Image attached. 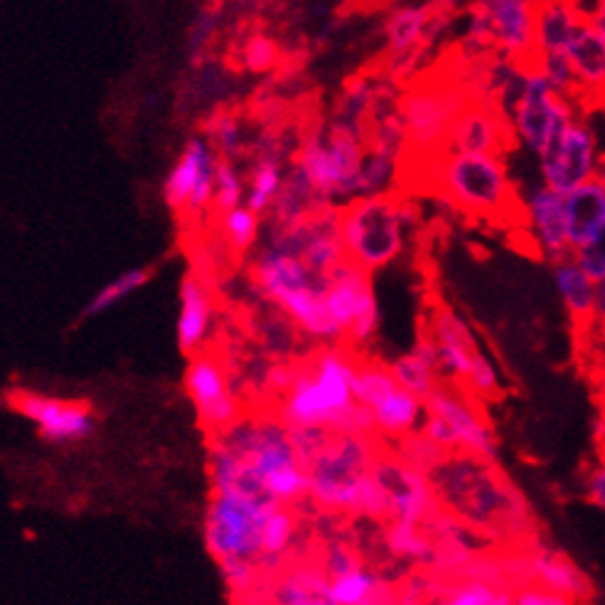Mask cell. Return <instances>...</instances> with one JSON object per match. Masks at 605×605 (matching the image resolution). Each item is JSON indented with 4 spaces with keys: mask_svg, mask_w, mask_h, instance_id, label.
<instances>
[{
    "mask_svg": "<svg viewBox=\"0 0 605 605\" xmlns=\"http://www.w3.org/2000/svg\"><path fill=\"white\" fill-rule=\"evenodd\" d=\"M242 123L232 114H219L210 123V146L219 153V158H237L242 153Z\"/></svg>",
    "mask_w": 605,
    "mask_h": 605,
    "instance_id": "bcb514c9",
    "label": "cell"
},
{
    "mask_svg": "<svg viewBox=\"0 0 605 605\" xmlns=\"http://www.w3.org/2000/svg\"><path fill=\"white\" fill-rule=\"evenodd\" d=\"M357 561H362L360 556L355 554V549H352L350 544L345 542H328L323 549V556H320L318 564L323 566V571L328 576L340 574V571L350 569V566H355Z\"/></svg>",
    "mask_w": 605,
    "mask_h": 605,
    "instance_id": "c3c4849f",
    "label": "cell"
},
{
    "mask_svg": "<svg viewBox=\"0 0 605 605\" xmlns=\"http://www.w3.org/2000/svg\"><path fill=\"white\" fill-rule=\"evenodd\" d=\"M323 303L340 333V342H347L352 350L369 345L377 337L382 315L372 288V273L345 259L325 276Z\"/></svg>",
    "mask_w": 605,
    "mask_h": 605,
    "instance_id": "8fae6325",
    "label": "cell"
},
{
    "mask_svg": "<svg viewBox=\"0 0 605 605\" xmlns=\"http://www.w3.org/2000/svg\"><path fill=\"white\" fill-rule=\"evenodd\" d=\"M328 578L337 605H399L394 588L362 561Z\"/></svg>",
    "mask_w": 605,
    "mask_h": 605,
    "instance_id": "1f68e13d",
    "label": "cell"
},
{
    "mask_svg": "<svg viewBox=\"0 0 605 605\" xmlns=\"http://www.w3.org/2000/svg\"><path fill=\"white\" fill-rule=\"evenodd\" d=\"M273 507L276 502L244 490H212L202 529L212 559L217 564L239 559L261 566V537Z\"/></svg>",
    "mask_w": 605,
    "mask_h": 605,
    "instance_id": "ba28073f",
    "label": "cell"
},
{
    "mask_svg": "<svg viewBox=\"0 0 605 605\" xmlns=\"http://www.w3.org/2000/svg\"><path fill=\"white\" fill-rule=\"evenodd\" d=\"M426 414L438 416L451 431L455 453L497 463L500 441L480 411V401L451 382H438L424 399Z\"/></svg>",
    "mask_w": 605,
    "mask_h": 605,
    "instance_id": "5bb4252c",
    "label": "cell"
},
{
    "mask_svg": "<svg viewBox=\"0 0 605 605\" xmlns=\"http://www.w3.org/2000/svg\"><path fill=\"white\" fill-rule=\"evenodd\" d=\"M367 141L333 121H318L305 131L293 163L328 205L342 207L360 190V170Z\"/></svg>",
    "mask_w": 605,
    "mask_h": 605,
    "instance_id": "52a82bcc",
    "label": "cell"
},
{
    "mask_svg": "<svg viewBox=\"0 0 605 605\" xmlns=\"http://www.w3.org/2000/svg\"><path fill=\"white\" fill-rule=\"evenodd\" d=\"M517 195L524 229H527V237L537 254L549 264L569 256L571 244L569 234H566L564 195L546 187L542 180L532 182L524 190L517 187Z\"/></svg>",
    "mask_w": 605,
    "mask_h": 605,
    "instance_id": "d6986e66",
    "label": "cell"
},
{
    "mask_svg": "<svg viewBox=\"0 0 605 605\" xmlns=\"http://www.w3.org/2000/svg\"><path fill=\"white\" fill-rule=\"evenodd\" d=\"M460 389L468 392L473 399H478V401H495V399H500L502 392H505V387H502L500 369H497L495 360L487 355L483 347H480V350L473 355V360H470L468 374H465Z\"/></svg>",
    "mask_w": 605,
    "mask_h": 605,
    "instance_id": "60d3db41",
    "label": "cell"
},
{
    "mask_svg": "<svg viewBox=\"0 0 605 605\" xmlns=\"http://www.w3.org/2000/svg\"><path fill=\"white\" fill-rule=\"evenodd\" d=\"M298 539V519L293 515V507L276 505L269 512L264 524V537H261V566L273 569L283 564L293 551Z\"/></svg>",
    "mask_w": 605,
    "mask_h": 605,
    "instance_id": "8d00e7d4",
    "label": "cell"
},
{
    "mask_svg": "<svg viewBox=\"0 0 605 605\" xmlns=\"http://www.w3.org/2000/svg\"><path fill=\"white\" fill-rule=\"evenodd\" d=\"M578 111H581L578 101L556 94L544 74L534 64H529L524 69L522 91L512 104L507 119H510L517 146L527 148L537 158L546 143L554 141Z\"/></svg>",
    "mask_w": 605,
    "mask_h": 605,
    "instance_id": "7c38bea8",
    "label": "cell"
},
{
    "mask_svg": "<svg viewBox=\"0 0 605 605\" xmlns=\"http://www.w3.org/2000/svg\"><path fill=\"white\" fill-rule=\"evenodd\" d=\"M426 335L431 337L433 347H436V364L441 382H451L460 387L465 374H468L470 360L480 350V340L475 330L470 328V323L458 310L441 305L431 315V325H428Z\"/></svg>",
    "mask_w": 605,
    "mask_h": 605,
    "instance_id": "7402d4cb",
    "label": "cell"
},
{
    "mask_svg": "<svg viewBox=\"0 0 605 605\" xmlns=\"http://www.w3.org/2000/svg\"><path fill=\"white\" fill-rule=\"evenodd\" d=\"M219 227H222V237L229 244V249L244 254L259 239L261 217L256 212H251L246 205H239L234 210L219 214Z\"/></svg>",
    "mask_w": 605,
    "mask_h": 605,
    "instance_id": "b9f144b4",
    "label": "cell"
},
{
    "mask_svg": "<svg viewBox=\"0 0 605 605\" xmlns=\"http://www.w3.org/2000/svg\"><path fill=\"white\" fill-rule=\"evenodd\" d=\"M566 234L571 251L605 227V173L564 195Z\"/></svg>",
    "mask_w": 605,
    "mask_h": 605,
    "instance_id": "83f0119b",
    "label": "cell"
},
{
    "mask_svg": "<svg viewBox=\"0 0 605 605\" xmlns=\"http://www.w3.org/2000/svg\"><path fill=\"white\" fill-rule=\"evenodd\" d=\"M212 30H214V18H212V15H202V18L197 20L195 30H192V35H190V47H192V52H195L197 47L205 45L207 37L212 35Z\"/></svg>",
    "mask_w": 605,
    "mask_h": 605,
    "instance_id": "f5cc1de1",
    "label": "cell"
},
{
    "mask_svg": "<svg viewBox=\"0 0 605 605\" xmlns=\"http://www.w3.org/2000/svg\"><path fill=\"white\" fill-rule=\"evenodd\" d=\"M271 239L293 251L318 276H328L335 266L345 261L340 239V207H325L291 227H273Z\"/></svg>",
    "mask_w": 605,
    "mask_h": 605,
    "instance_id": "e0dca14e",
    "label": "cell"
},
{
    "mask_svg": "<svg viewBox=\"0 0 605 605\" xmlns=\"http://www.w3.org/2000/svg\"><path fill=\"white\" fill-rule=\"evenodd\" d=\"M596 328V340H593V369L598 374V384L605 389V325H593Z\"/></svg>",
    "mask_w": 605,
    "mask_h": 605,
    "instance_id": "816d5d0a",
    "label": "cell"
},
{
    "mask_svg": "<svg viewBox=\"0 0 605 605\" xmlns=\"http://www.w3.org/2000/svg\"><path fill=\"white\" fill-rule=\"evenodd\" d=\"M151 276L153 269H148V266H138V269H128L119 273V276H114L89 298V303L84 305L82 310V318H99L106 310L116 308V305L126 301V298H131L133 293L141 291V288L151 281Z\"/></svg>",
    "mask_w": 605,
    "mask_h": 605,
    "instance_id": "f35d334b",
    "label": "cell"
},
{
    "mask_svg": "<svg viewBox=\"0 0 605 605\" xmlns=\"http://www.w3.org/2000/svg\"><path fill=\"white\" fill-rule=\"evenodd\" d=\"M372 475L387 497L392 522L419 524L426 529L428 522L441 512L431 478L406 465L394 453H379L372 465Z\"/></svg>",
    "mask_w": 605,
    "mask_h": 605,
    "instance_id": "2e32d148",
    "label": "cell"
},
{
    "mask_svg": "<svg viewBox=\"0 0 605 605\" xmlns=\"http://www.w3.org/2000/svg\"><path fill=\"white\" fill-rule=\"evenodd\" d=\"M598 433H601V436H598V441L603 443V451H605V406H603V414H601V421H598Z\"/></svg>",
    "mask_w": 605,
    "mask_h": 605,
    "instance_id": "11a10c76",
    "label": "cell"
},
{
    "mask_svg": "<svg viewBox=\"0 0 605 605\" xmlns=\"http://www.w3.org/2000/svg\"><path fill=\"white\" fill-rule=\"evenodd\" d=\"M583 18L574 0H534V60L564 52Z\"/></svg>",
    "mask_w": 605,
    "mask_h": 605,
    "instance_id": "f546056e",
    "label": "cell"
},
{
    "mask_svg": "<svg viewBox=\"0 0 605 605\" xmlns=\"http://www.w3.org/2000/svg\"><path fill=\"white\" fill-rule=\"evenodd\" d=\"M441 28V15L428 5H404L387 20V52L392 67L406 74V64L416 62Z\"/></svg>",
    "mask_w": 605,
    "mask_h": 605,
    "instance_id": "603a6c76",
    "label": "cell"
},
{
    "mask_svg": "<svg viewBox=\"0 0 605 605\" xmlns=\"http://www.w3.org/2000/svg\"><path fill=\"white\" fill-rule=\"evenodd\" d=\"M438 195L470 217L502 219L519 212L517 182L505 155L443 151L426 160Z\"/></svg>",
    "mask_w": 605,
    "mask_h": 605,
    "instance_id": "277c9868",
    "label": "cell"
},
{
    "mask_svg": "<svg viewBox=\"0 0 605 605\" xmlns=\"http://www.w3.org/2000/svg\"><path fill=\"white\" fill-rule=\"evenodd\" d=\"M578 84V104L596 106L605 94V37L583 18L564 50Z\"/></svg>",
    "mask_w": 605,
    "mask_h": 605,
    "instance_id": "cb8c5ba5",
    "label": "cell"
},
{
    "mask_svg": "<svg viewBox=\"0 0 605 605\" xmlns=\"http://www.w3.org/2000/svg\"><path fill=\"white\" fill-rule=\"evenodd\" d=\"M551 281H554L556 296L564 305L566 315L576 328H593V310H596V281L576 264L574 256L551 264Z\"/></svg>",
    "mask_w": 605,
    "mask_h": 605,
    "instance_id": "f1b7e54d",
    "label": "cell"
},
{
    "mask_svg": "<svg viewBox=\"0 0 605 605\" xmlns=\"http://www.w3.org/2000/svg\"><path fill=\"white\" fill-rule=\"evenodd\" d=\"M394 443H396V448L392 453L396 455V458H401L406 465H411V468L421 470L424 475H431L433 470H436L438 465H441L443 460L451 455V453L443 451V448L433 446V443L428 441L426 436H421L419 431L411 433V436L399 438V441H394Z\"/></svg>",
    "mask_w": 605,
    "mask_h": 605,
    "instance_id": "7bdbcfd3",
    "label": "cell"
},
{
    "mask_svg": "<svg viewBox=\"0 0 605 605\" xmlns=\"http://www.w3.org/2000/svg\"><path fill=\"white\" fill-rule=\"evenodd\" d=\"M242 64L246 72L251 74H266L276 67L278 60H281V47L278 42L273 40L271 35H264V32H254L244 40L242 45Z\"/></svg>",
    "mask_w": 605,
    "mask_h": 605,
    "instance_id": "f6af8a7d",
    "label": "cell"
},
{
    "mask_svg": "<svg viewBox=\"0 0 605 605\" xmlns=\"http://www.w3.org/2000/svg\"><path fill=\"white\" fill-rule=\"evenodd\" d=\"M583 492H586V500L593 507L605 512V455L583 478Z\"/></svg>",
    "mask_w": 605,
    "mask_h": 605,
    "instance_id": "f907efd6",
    "label": "cell"
},
{
    "mask_svg": "<svg viewBox=\"0 0 605 605\" xmlns=\"http://www.w3.org/2000/svg\"><path fill=\"white\" fill-rule=\"evenodd\" d=\"M537 163L539 180L561 195L605 173V146L588 109L581 106L569 126L546 143L537 155Z\"/></svg>",
    "mask_w": 605,
    "mask_h": 605,
    "instance_id": "30bf717a",
    "label": "cell"
},
{
    "mask_svg": "<svg viewBox=\"0 0 605 605\" xmlns=\"http://www.w3.org/2000/svg\"><path fill=\"white\" fill-rule=\"evenodd\" d=\"M210 483L212 490H244L286 507L308 500V470L276 416L239 419L214 436Z\"/></svg>",
    "mask_w": 605,
    "mask_h": 605,
    "instance_id": "6da1fadb",
    "label": "cell"
},
{
    "mask_svg": "<svg viewBox=\"0 0 605 605\" xmlns=\"http://www.w3.org/2000/svg\"><path fill=\"white\" fill-rule=\"evenodd\" d=\"M384 546L396 559L411 561V564L433 566V559H436V542L419 524L392 522L389 519L387 532H384Z\"/></svg>",
    "mask_w": 605,
    "mask_h": 605,
    "instance_id": "74e56055",
    "label": "cell"
},
{
    "mask_svg": "<svg viewBox=\"0 0 605 605\" xmlns=\"http://www.w3.org/2000/svg\"><path fill=\"white\" fill-rule=\"evenodd\" d=\"M185 394L200 424L214 436L242 419V401L232 387L227 367L210 352H197L185 369Z\"/></svg>",
    "mask_w": 605,
    "mask_h": 605,
    "instance_id": "9a60e30c",
    "label": "cell"
},
{
    "mask_svg": "<svg viewBox=\"0 0 605 605\" xmlns=\"http://www.w3.org/2000/svg\"><path fill=\"white\" fill-rule=\"evenodd\" d=\"M251 276L256 288L303 335L320 345H340V333L335 330L323 303L325 276L310 271L293 251L271 239L254 259Z\"/></svg>",
    "mask_w": 605,
    "mask_h": 605,
    "instance_id": "5b68a950",
    "label": "cell"
},
{
    "mask_svg": "<svg viewBox=\"0 0 605 605\" xmlns=\"http://www.w3.org/2000/svg\"><path fill=\"white\" fill-rule=\"evenodd\" d=\"M414 212L396 192L355 197L340 207L345 259L367 273L396 264L409 244Z\"/></svg>",
    "mask_w": 605,
    "mask_h": 605,
    "instance_id": "8992f818",
    "label": "cell"
},
{
    "mask_svg": "<svg viewBox=\"0 0 605 605\" xmlns=\"http://www.w3.org/2000/svg\"><path fill=\"white\" fill-rule=\"evenodd\" d=\"M517 146L510 119L490 99H470L458 111L446 138V151L507 155Z\"/></svg>",
    "mask_w": 605,
    "mask_h": 605,
    "instance_id": "ffe728a7",
    "label": "cell"
},
{
    "mask_svg": "<svg viewBox=\"0 0 605 605\" xmlns=\"http://www.w3.org/2000/svg\"><path fill=\"white\" fill-rule=\"evenodd\" d=\"M571 256L593 281H601L605 276V227L593 234L591 239H586L581 246H576Z\"/></svg>",
    "mask_w": 605,
    "mask_h": 605,
    "instance_id": "7dc6e473",
    "label": "cell"
},
{
    "mask_svg": "<svg viewBox=\"0 0 605 605\" xmlns=\"http://www.w3.org/2000/svg\"><path fill=\"white\" fill-rule=\"evenodd\" d=\"M492 593L495 586L492 583L480 581V578L465 576L460 581L451 583V586L443 591V596L438 598H426V593H421L419 598H399V605H490Z\"/></svg>",
    "mask_w": 605,
    "mask_h": 605,
    "instance_id": "ab89813d",
    "label": "cell"
},
{
    "mask_svg": "<svg viewBox=\"0 0 605 605\" xmlns=\"http://www.w3.org/2000/svg\"><path fill=\"white\" fill-rule=\"evenodd\" d=\"M214 328V301L210 286L197 273H187L180 283V310H178V347L182 355L192 357L205 352Z\"/></svg>",
    "mask_w": 605,
    "mask_h": 605,
    "instance_id": "d4e9b609",
    "label": "cell"
},
{
    "mask_svg": "<svg viewBox=\"0 0 605 605\" xmlns=\"http://www.w3.org/2000/svg\"><path fill=\"white\" fill-rule=\"evenodd\" d=\"M8 406L25 421H30L42 441L52 446H72V443L87 441L99 424L94 404L84 399L20 389L8 396Z\"/></svg>",
    "mask_w": 605,
    "mask_h": 605,
    "instance_id": "4fadbf2b",
    "label": "cell"
},
{
    "mask_svg": "<svg viewBox=\"0 0 605 605\" xmlns=\"http://www.w3.org/2000/svg\"><path fill=\"white\" fill-rule=\"evenodd\" d=\"M387 79H372V77H355L345 84L342 94L337 96L335 109L330 121L337 126L347 128L355 136L367 141L369 119H372L374 101H377L379 91H382Z\"/></svg>",
    "mask_w": 605,
    "mask_h": 605,
    "instance_id": "836d02e7",
    "label": "cell"
},
{
    "mask_svg": "<svg viewBox=\"0 0 605 605\" xmlns=\"http://www.w3.org/2000/svg\"><path fill=\"white\" fill-rule=\"evenodd\" d=\"M512 605H578L571 598L561 596V593L546 591V588L537 586V583H524L515 591Z\"/></svg>",
    "mask_w": 605,
    "mask_h": 605,
    "instance_id": "681fc988",
    "label": "cell"
},
{
    "mask_svg": "<svg viewBox=\"0 0 605 605\" xmlns=\"http://www.w3.org/2000/svg\"><path fill=\"white\" fill-rule=\"evenodd\" d=\"M596 106H598V109H601V116H603V121H605V94L601 96V99L596 101ZM603 146H605V143H603Z\"/></svg>",
    "mask_w": 605,
    "mask_h": 605,
    "instance_id": "9f6ffc18",
    "label": "cell"
},
{
    "mask_svg": "<svg viewBox=\"0 0 605 605\" xmlns=\"http://www.w3.org/2000/svg\"><path fill=\"white\" fill-rule=\"evenodd\" d=\"M273 605H337L323 566L293 564L276 576L271 588Z\"/></svg>",
    "mask_w": 605,
    "mask_h": 605,
    "instance_id": "4dcf8cb0",
    "label": "cell"
},
{
    "mask_svg": "<svg viewBox=\"0 0 605 605\" xmlns=\"http://www.w3.org/2000/svg\"><path fill=\"white\" fill-rule=\"evenodd\" d=\"M283 178H286V170H283V160L278 151H266L264 155H259L256 163L251 165L249 180H246L244 205L259 217L269 214L278 192H281Z\"/></svg>",
    "mask_w": 605,
    "mask_h": 605,
    "instance_id": "d590c367",
    "label": "cell"
},
{
    "mask_svg": "<svg viewBox=\"0 0 605 605\" xmlns=\"http://www.w3.org/2000/svg\"><path fill=\"white\" fill-rule=\"evenodd\" d=\"M367 411L372 416L374 436L389 438V441H399V438L419 431L426 416L424 399L406 392L399 384H394L379 399H374L367 406Z\"/></svg>",
    "mask_w": 605,
    "mask_h": 605,
    "instance_id": "4316f807",
    "label": "cell"
},
{
    "mask_svg": "<svg viewBox=\"0 0 605 605\" xmlns=\"http://www.w3.org/2000/svg\"><path fill=\"white\" fill-rule=\"evenodd\" d=\"M588 23L605 37V0H596V3H593V10L588 13Z\"/></svg>",
    "mask_w": 605,
    "mask_h": 605,
    "instance_id": "db71d44e",
    "label": "cell"
},
{
    "mask_svg": "<svg viewBox=\"0 0 605 605\" xmlns=\"http://www.w3.org/2000/svg\"><path fill=\"white\" fill-rule=\"evenodd\" d=\"M492 30L495 52L524 67L534 64V0H475Z\"/></svg>",
    "mask_w": 605,
    "mask_h": 605,
    "instance_id": "44dd1931",
    "label": "cell"
},
{
    "mask_svg": "<svg viewBox=\"0 0 605 605\" xmlns=\"http://www.w3.org/2000/svg\"><path fill=\"white\" fill-rule=\"evenodd\" d=\"M217 153L205 138H192L163 185L165 205L173 212L200 214L212 207Z\"/></svg>",
    "mask_w": 605,
    "mask_h": 605,
    "instance_id": "ac0fdd59",
    "label": "cell"
},
{
    "mask_svg": "<svg viewBox=\"0 0 605 605\" xmlns=\"http://www.w3.org/2000/svg\"><path fill=\"white\" fill-rule=\"evenodd\" d=\"M495 463L451 453L428 478L443 512L487 537H510L527 527V502L492 468Z\"/></svg>",
    "mask_w": 605,
    "mask_h": 605,
    "instance_id": "3957f363",
    "label": "cell"
},
{
    "mask_svg": "<svg viewBox=\"0 0 605 605\" xmlns=\"http://www.w3.org/2000/svg\"><path fill=\"white\" fill-rule=\"evenodd\" d=\"M524 556H527L529 583H537L546 591L561 593V596L571 598L576 603L591 598V581L564 551H556L551 546H534Z\"/></svg>",
    "mask_w": 605,
    "mask_h": 605,
    "instance_id": "484cf974",
    "label": "cell"
},
{
    "mask_svg": "<svg viewBox=\"0 0 605 605\" xmlns=\"http://www.w3.org/2000/svg\"><path fill=\"white\" fill-rule=\"evenodd\" d=\"M470 91L460 82H414L399 96L401 121L406 133V160L436 158L446 151L451 123L468 101ZM401 163V165H404Z\"/></svg>",
    "mask_w": 605,
    "mask_h": 605,
    "instance_id": "9c48e42d",
    "label": "cell"
},
{
    "mask_svg": "<svg viewBox=\"0 0 605 605\" xmlns=\"http://www.w3.org/2000/svg\"><path fill=\"white\" fill-rule=\"evenodd\" d=\"M246 182L239 170L234 168L232 160L217 158V168H214V192H212V207L219 214L234 210V207L244 205Z\"/></svg>",
    "mask_w": 605,
    "mask_h": 605,
    "instance_id": "ee69618b",
    "label": "cell"
},
{
    "mask_svg": "<svg viewBox=\"0 0 605 605\" xmlns=\"http://www.w3.org/2000/svg\"><path fill=\"white\" fill-rule=\"evenodd\" d=\"M357 357L352 350L325 345L278 396L276 419L288 431H333L374 436L372 416L355 399Z\"/></svg>",
    "mask_w": 605,
    "mask_h": 605,
    "instance_id": "7a4b0ae2",
    "label": "cell"
},
{
    "mask_svg": "<svg viewBox=\"0 0 605 605\" xmlns=\"http://www.w3.org/2000/svg\"><path fill=\"white\" fill-rule=\"evenodd\" d=\"M325 207L333 205H328L318 195V190L310 185V180L301 173V168L296 163H291L286 178H283L281 192H278L269 214L273 217V227H291V224L303 222L310 214L325 210Z\"/></svg>",
    "mask_w": 605,
    "mask_h": 605,
    "instance_id": "d6a6232c",
    "label": "cell"
},
{
    "mask_svg": "<svg viewBox=\"0 0 605 605\" xmlns=\"http://www.w3.org/2000/svg\"><path fill=\"white\" fill-rule=\"evenodd\" d=\"M387 367L399 387L421 396V399H426L431 389L441 382L436 364V347H433V340L428 335L421 337L411 352H404V355L387 362Z\"/></svg>",
    "mask_w": 605,
    "mask_h": 605,
    "instance_id": "e575fe53",
    "label": "cell"
}]
</instances>
